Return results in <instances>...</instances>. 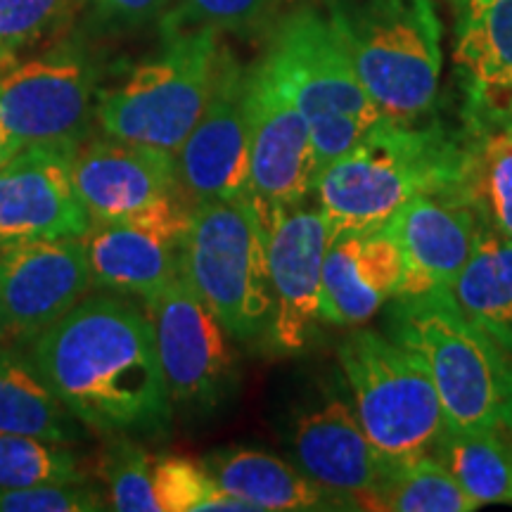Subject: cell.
I'll return each instance as SVG.
<instances>
[{
    "label": "cell",
    "instance_id": "obj_1",
    "mask_svg": "<svg viewBox=\"0 0 512 512\" xmlns=\"http://www.w3.org/2000/svg\"><path fill=\"white\" fill-rule=\"evenodd\" d=\"M31 361L83 425L110 437H155L171 403L150 316L119 297H91L34 339Z\"/></svg>",
    "mask_w": 512,
    "mask_h": 512
},
{
    "label": "cell",
    "instance_id": "obj_2",
    "mask_svg": "<svg viewBox=\"0 0 512 512\" xmlns=\"http://www.w3.org/2000/svg\"><path fill=\"white\" fill-rule=\"evenodd\" d=\"M470 136L460 124L382 117L347 155L316 178V200L332 233L382 228L418 195H463Z\"/></svg>",
    "mask_w": 512,
    "mask_h": 512
},
{
    "label": "cell",
    "instance_id": "obj_3",
    "mask_svg": "<svg viewBox=\"0 0 512 512\" xmlns=\"http://www.w3.org/2000/svg\"><path fill=\"white\" fill-rule=\"evenodd\" d=\"M387 335L427 368L448 427L512 430V354L467 318L448 290L394 297Z\"/></svg>",
    "mask_w": 512,
    "mask_h": 512
},
{
    "label": "cell",
    "instance_id": "obj_4",
    "mask_svg": "<svg viewBox=\"0 0 512 512\" xmlns=\"http://www.w3.org/2000/svg\"><path fill=\"white\" fill-rule=\"evenodd\" d=\"M221 31L192 24L176 8L162 19V48L110 91H98L95 119L107 136L157 150H181L207 107L223 46Z\"/></svg>",
    "mask_w": 512,
    "mask_h": 512
},
{
    "label": "cell",
    "instance_id": "obj_5",
    "mask_svg": "<svg viewBox=\"0 0 512 512\" xmlns=\"http://www.w3.org/2000/svg\"><path fill=\"white\" fill-rule=\"evenodd\" d=\"M328 15L382 117L434 114L441 81V22L432 0H328Z\"/></svg>",
    "mask_w": 512,
    "mask_h": 512
},
{
    "label": "cell",
    "instance_id": "obj_6",
    "mask_svg": "<svg viewBox=\"0 0 512 512\" xmlns=\"http://www.w3.org/2000/svg\"><path fill=\"white\" fill-rule=\"evenodd\" d=\"M261 62L309 121L318 174L382 119L328 10L299 8L280 19Z\"/></svg>",
    "mask_w": 512,
    "mask_h": 512
},
{
    "label": "cell",
    "instance_id": "obj_7",
    "mask_svg": "<svg viewBox=\"0 0 512 512\" xmlns=\"http://www.w3.org/2000/svg\"><path fill=\"white\" fill-rule=\"evenodd\" d=\"M183 273L228 337L254 339L271 328L266 226L249 200L192 204Z\"/></svg>",
    "mask_w": 512,
    "mask_h": 512
},
{
    "label": "cell",
    "instance_id": "obj_8",
    "mask_svg": "<svg viewBox=\"0 0 512 512\" xmlns=\"http://www.w3.org/2000/svg\"><path fill=\"white\" fill-rule=\"evenodd\" d=\"M337 358L361 427L384 458L434 451L448 420L413 351L382 332L356 328L342 339Z\"/></svg>",
    "mask_w": 512,
    "mask_h": 512
},
{
    "label": "cell",
    "instance_id": "obj_9",
    "mask_svg": "<svg viewBox=\"0 0 512 512\" xmlns=\"http://www.w3.org/2000/svg\"><path fill=\"white\" fill-rule=\"evenodd\" d=\"M98 105V64L79 43L0 64V126L12 155L29 145H79Z\"/></svg>",
    "mask_w": 512,
    "mask_h": 512
},
{
    "label": "cell",
    "instance_id": "obj_10",
    "mask_svg": "<svg viewBox=\"0 0 512 512\" xmlns=\"http://www.w3.org/2000/svg\"><path fill=\"white\" fill-rule=\"evenodd\" d=\"M249 202L268 226L316 188L311 126L264 62L247 69Z\"/></svg>",
    "mask_w": 512,
    "mask_h": 512
},
{
    "label": "cell",
    "instance_id": "obj_11",
    "mask_svg": "<svg viewBox=\"0 0 512 512\" xmlns=\"http://www.w3.org/2000/svg\"><path fill=\"white\" fill-rule=\"evenodd\" d=\"M145 311L171 403L200 411L214 408L233 380V354L219 318L192 290L185 273L145 302Z\"/></svg>",
    "mask_w": 512,
    "mask_h": 512
},
{
    "label": "cell",
    "instance_id": "obj_12",
    "mask_svg": "<svg viewBox=\"0 0 512 512\" xmlns=\"http://www.w3.org/2000/svg\"><path fill=\"white\" fill-rule=\"evenodd\" d=\"M192 202L176 190L128 219L93 223L83 235L93 283L150 302L183 273Z\"/></svg>",
    "mask_w": 512,
    "mask_h": 512
},
{
    "label": "cell",
    "instance_id": "obj_13",
    "mask_svg": "<svg viewBox=\"0 0 512 512\" xmlns=\"http://www.w3.org/2000/svg\"><path fill=\"white\" fill-rule=\"evenodd\" d=\"M247 67L223 48L200 121L176 152L178 181L192 204L249 200Z\"/></svg>",
    "mask_w": 512,
    "mask_h": 512
},
{
    "label": "cell",
    "instance_id": "obj_14",
    "mask_svg": "<svg viewBox=\"0 0 512 512\" xmlns=\"http://www.w3.org/2000/svg\"><path fill=\"white\" fill-rule=\"evenodd\" d=\"M93 285L83 238L0 247V302L12 337L36 339L83 302Z\"/></svg>",
    "mask_w": 512,
    "mask_h": 512
},
{
    "label": "cell",
    "instance_id": "obj_15",
    "mask_svg": "<svg viewBox=\"0 0 512 512\" xmlns=\"http://www.w3.org/2000/svg\"><path fill=\"white\" fill-rule=\"evenodd\" d=\"M74 147L29 145L0 166V247L91 230L72 176Z\"/></svg>",
    "mask_w": 512,
    "mask_h": 512
},
{
    "label": "cell",
    "instance_id": "obj_16",
    "mask_svg": "<svg viewBox=\"0 0 512 512\" xmlns=\"http://www.w3.org/2000/svg\"><path fill=\"white\" fill-rule=\"evenodd\" d=\"M335 238L328 216L318 207H294L266 230L273 287V344L283 354L309 347L320 320V273Z\"/></svg>",
    "mask_w": 512,
    "mask_h": 512
},
{
    "label": "cell",
    "instance_id": "obj_17",
    "mask_svg": "<svg viewBox=\"0 0 512 512\" xmlns=\"http://www.w3.org/2000/svg\"><path fill=\"white\" fill-rule=\"evenodd\" d=\"M453 62L465 131L512 126V0H458Z\"/></svg>",
    "mask_w": 512,
    "mask_h": 512
},
{
    "label": "cell",
    "instance_id": "obj_18",
    "mask_svg": "<svg viewBox=\"0 0 512 512\" xmlns=\"http://www.w3.org/2000/svg\"><path fill=\"white\" fill-rule=\"evenodd\" d=\"M287 446L299 470L358 501L382 475L384 456L370 444L354 403L330 389H323L292 413Z\"/></svg>",
    "mask_w": 512,
    "mask_h": 512
},
{
    "label": "cell",
    "instance_id": "obj_19",
    "mask_svg": "<svg viewBox=\"0 0 512 512\" xmlns=\"http://www.w3.org/2000/svg\"><path fill=\"white\" fill-rule=\"evenodd\" d=\"M382 228L406 266L401 294L446 290L489 230L463 195L413 197Z\"/></svg>",
    "mask_w": 512,
    "mask_h": 512
},
{
    "label": "cell",
    "instance_id": "obj_20",
    "mask_svg": "<svg viewBox=\"0 0 512 512\" xmlns=\"http://www.w3.org/2000/svg\"><path fill=\"white\" fill-rule=\"evenodd\" d=\"M76 192L93 223H112L138 214L159 197L183 190L174 152L107 136L74 147Z\"/></svg>",
    "mask_w": 512,
    "mask_h": 512
},
{
    "label": "cell",
    "instance_id": "obj_21",
    "mask_svg": "<svg viewBox=\"0 0 512 512\" xmlns=\"http://www.w3.org/2000/svg\"><path fill=\"white\" fill-rule=\"evenodd\" d=\"M228 494L261 510H363L356 496L318 484L290 460L256 448H223L202 460Z\"/></svg>",
    "mask_w": 512,
    "mask_h": 512
},
{
    "label": "cell",
    "instance_id": "obj_22",
    "mask_svg": "<svg viewBox=\"0 0 512 512\" xmlns=\"http://www.w3.org/2000/svg\"><path fill=\"white\" fill-rule=\"evenodd\" d=\"M79 425L31 358L10 349L0 354V432L72 444L81 437Z\"/></svg>",
    "mask_w": 512,
    "mask_h": 512
},
{
    "label": "cell",
    "instance_id": "obj_23",
    "mask_svg": "<svg viewBox=\"0 0 512 512\" xmlns=\"http://www.w3.org/2000/svg\"><path fill=\"white\" fill-rule=\"evenodd\" d=\"M467 318L512 354V240L486 230L475 254L446 287Z\"/></svg>",
    "mask_w": 512,
    "mask_h": 512
},
{
    "label": "cell",
    "instance_id": "obj_24",
    "mask_svg": "<svg viewBox=\"0 0 512 512\" xmlns=\"http://www.w3.org/2000/svg\"><path fill=\"white\" fill-rule=\"evenodd\" d=\"M363 510L380 512H472L482 508L434 456L384 458L377 484L361 498Z\"/></svg>",
    "mask_w": 512,
    "mask_h": 512
},
{
    "label": "cell",
    "instance_id": "obj_25",
    "mask_svg": "<svg viewBox=\"0 0 512 512\" xmlns=\"http://www.w3.org/2000/svg\"><path fill=\"white\" fill-rule=\"evenodd\" d=\"M432 453L479 505H512L510 427H448Z\"/></svg>",
    "mask_w": 512,
    "mask_h": 512
},
{
    "label": "cell",
    "instance_id": "obj_26",
    "mask_svg": "<svg viewBox=\"0 0 512 512\" xmlns=\"http://www.w3.org/2000/svg\"><path fill=\"white\" fill-rule=\"evenodd\" d=\"M463 197L486 226L512 240V126L470 136Z\"/></svg>",
    "mask_w": 512,
    "mask_h": 512
},
{
    "label": "cell",
    "instance_id": "obj_27",
    "mask_svg": "<svg viewBox=\"0 0 512 512\" xmlns=\"http://www.w3.org/2000/svg\"><path fill=\"white\" fill-rule=\"evenodd\" d=\"M354 252L356 233H337L320 273V320L339 328H358L387 304L361 283Z\"/></svg>",
    "mask_w": 512,
    "mask_h": 512
},
{
    "label": "cell",
    "instance_id": "obj_28",
    "mask_svg": "<svg viewBox=\"0 0 512 512\" xmlns=\"http://www.w3.org/2000/svg\"><path fill=\"white\" fill-rule=\"evenodd\" d=\"M67 482H83V472L64 444L0 432V486Z\"/></svg>",
    "mask_w": 512,
    "mask_h": 512
},
{
    "label": "cell",
    "instance_id": "obj_29",
    "mask_svg": "<svg viewBox=\"0 0 512 512\" xmlns=\"http://www.w3.org/2000/svg\"><path fill=\"white\" fill-rule=\"evenodd\" d=\"M155 456L128 437H119L100 460V477L110 489L112 508L119 512H162L152 479Z\"/></svg>",
    "mask_w": 512,
    "mask_h": 512
},
{
    "label": "cell",
    "instance_id": "obj_30",
    "mask_svg": "<svg viewBox=\"0 0 512 512\" xmlns=\"http://www.w3.org/2000/svg\"><path fill=\"white\" fill-rule=\"evenodd\" d=\"M81 0H0V64L72 15Z\"/></svg>",
    "mask_w": 512,
    "mask_h": 512
},
{
    "label": "cell",
    "instance_id": "obj_31",
    "mask_svg": "<svg viewBox=\"0 0 512 512\" xmlns=\"http://www.w3.org/2000/svg\"><path fill=\"white\" fill-rule=\"evenodd\" d=\"M152 479L162 512H200L219 486L204 463L178 456H155Z\"/></svg>",
    "mask_w": 512,
    "mask_h": 512
},
{
    "label": "cell",
    "instance_id": "obj_32",
    "mask_svg": "<svg viewBox=\"0 0 512 512\" xmlns=\"http://www.w3.org/2000/svg\"><path fill=\"white\" fill-rule=\"evenodd\" d=\"M102 496L83 482L0 486V512H91Z\"/></svg>",
    "mask_w": 512,
    "mask_h": 512
},
{
    "label": "cell",
    "instance_id": "obj_33",
    "mask_svg": "<svg viewBox=\"0 0 512 512\" xmlns=\"http://www.w3.org/2000/svg\"><path fill=\"white\" fill-rule=\"evenodd\" d=\"M278 3L280 0H181L176 10L192 24L245 34L268 22Z\"/></svg>",
    "mask_w": 512,
    "mask_h": 512
},
{
    "label": "cell",
    "instance_id": "obj_34",
    "mask_svg": "<svg viewBox=\"0 0 512 512\" xmlns=\"http://www.w3.org/2000/svg\"><path fill=\"white\" fill-rule=\"evenodd\" d=\"M91 3L105 22L143 27L150 22H162L174 10L176 0H91Z\"/></svg>",
    "mask_w": 512,
    "mask_h": 512
},
{
    "label": "cell",
    "instance_id": "obj_35",
    "mask_svg": "<svg viewBox=\"0 0 512 512\" xmlns=\"http://www.w3.org/2000/svg\"><path fill=\"white\" fill-rule=\"evenodd\" d=\"M10 157H12V152H10V147H8V140H5L3 126H0V166L8 162Z\"/></svg>",
    "mask_w": 512,
    "mask_h": 512
},
{
    "label": "cell",
    "instance_id": "obj_36",
    "mask_svg": "<svg viewBox=\"0 0 512 512\" xmlns=\"http://www.w3.org/2000/svg\"><path fill=\"white\" fill-rule=\"evenodd\" d=\"M8 337H12V335L8 328V318H5V311H3V302H0V344H3Z\"/></svg>",
    "mask_w": 512,
    "mask_h": 512
},
{
    "label": "cell",
    "instance_id": "obj_37",
    "mask_svg": "<svg viewBox=\"0 0 512 512\" xmlns=\"http://www.w3.org/2000/svg\"><path fill=\"white\" fill-rule=\"evenodd\" d=\"M3 351H5V349H3V347H0V354H3Z\"/></svg>",
    "mask_w": 512,
    "mask_h": 512
}]
</instances>
